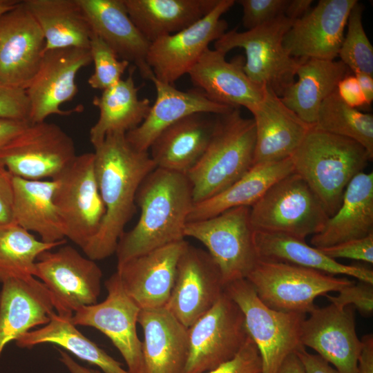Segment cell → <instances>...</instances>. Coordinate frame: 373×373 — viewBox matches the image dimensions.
I'll list each match as a JSON object with an SVG mask.
<instances>
[{
    "label": "cell",
    "instance_id": "obj_9",
    "mask_svg": "<svg viewBox=\"0 0 373 373\" xmlns=\"http://www.w3.org/2000/svg\"><path fill=\"white\" fill-rule=\"evenodd\" d=\"M53 202L65 237L82 250L95 236L105 215L93 153L77 155L56 178Z\"/></svg>",
    "mask_w": 373,
    "mask_h": 373
},
{
    "label": "cell",
    "instance_id": "obj_24",
    "mask_svg": "<svg viewBox=\"0 0 373 373\" xmlns=\"http://www.w3.org/2000/svg\"><path fill=\"white\" fill-rule=\"evenodd\" d=\"M0 291V356L10 342L47 324L55 313L52 296L33 276L3 282Z\"/></svg>",
    "mask_w": 373,
    "mask_h": 373
},
{
    "label": "cell",
    "instance_id": "obj_13",
    "mask_svg": "<svg viewBox=\"0 0 373 373\" xmlns=\"http://www.w3.org/2000/svg\"><path fill=\"white\" fill-rule=\"evenodd\" d=\"M189 356L184 373H204L232 359L249 336L242 312L224 293L188 327Z\"/></svg>",
    "mask_w": 373,
    "mask_h": 373
},
{
    "label": "cell",
    "instance_id": "obj_30",
    "mask_svg": "<svg viewBox=\"0 0 373 373\" xmlns=\"http://www.w3.org/2000/svg\"><path fill=\"white\" fill-rule=\"evenodd\" d=\"M350 72L341 60L303 59L296 70L297 81L280 98L303 121L314 125L322 102Z\"/></svg>",
    "mask_w": 373,
    "mask_h": 373
},
{
    "label": "cell",
    "instance_id": "obj_53",
    "mask_svg": "<svg viewBox=\"0 0 373 373\" xmlns=\"http://www.w3.org/2000/svg\"><path fill=\"white\" fill-rule=\"evenodd\" d=\"M358 82L363 93L366 105H370L373 101V77L372 75L363 73H353Z\"/></svg>",
    "mask_w": 373,
    "mask_h": 373
},
{
    "label": "cell",
    "instance_id": "obj_22",
    "mask_svg": "<svg viewBox=\"0 0 373 373\" xmlns=\"http://www.w3.org/2000/svg\"><path fill=\"white\" fill-rule=\"evenodd\" d=\"M243 64L241 57L227 61L224 54L208 48L188 75L193 85L211 100L251 111L263 98L265 86L251 82Z\"/></svg>",
    "mask_w": 373,
    "mask_h": 373
},
{
    "label": "cell",
    "instance_id": "obj_20",
    "mask_svg": "<svg viewBox=\"0 0 373 373\" xmlns=\"http://www.w3.org/2000/svg\"><path fill=\"white\" fill-rule=\"evenodd\" d=\"M357 0H320L296 20L283 39L289 55L298 59L334 60L344 38L349 15Z\"/></svg>",
    "mask_w": 373,
    "mask_h": 373
},
{
    "label": "cell",
    "instance_id": "obj_27",
    "mask_svg": "<svg viewBox=\"0 0 373 373\" xmlns=\"http://www.w3.org/2000/svg\"><path fill=\"white\" fill-rule=\"evenodd\" d=\"M143 373H184L189 356L188 328L166 307L141 309Z\"/></svg>",
    "mask_w": 373,
    "mask_h": 373
},
{
    "label": "cell",
    "instance_id": "obj_23",
    "mask_svg": "<svg viewBox=\"0 0 373 373\" xmlns=\"http://www.w3.org/2000/svg\"><path fill=\"white\" fill-rule=\"evenodd\" d=\"M250 112L256 128L254 165L290 157L313 126L303 121L268 87Z\"/></svg>",
    "mask_w": 373,
    "mask_h": 373
},
{
    "label": "cell",
    "instance_id": "obj_48",
    "mask_svg": "<svg viewBox=\"0 0 373 373\" xmlns=\"http://www.w3.org/2000/svg\"><path fill=\"white\" fill-rule=\"evenodd\" d=\"M336 91L341 99L352 108L366 105L358 80L353 73L347 75L338 82Z\"/></svg>",
    "mask_w": 373,
    "mask_h": 373
},
{
    "label": "cell",
    "instance_id": "obj_12",
    "mask_svg": "<svg viewBox=\"0 0 373 373\" xmlns=\"http://www.w3.org/2000/svg\"><path fill=\"white\" fill-rule=\"evenodd\" d=\"M73 140L59 126L30 123L0 151V162L15 177L52 180L76 157Z\"/></svg>",
    "mask_w": 373,
    "mask_h": 373
},
{
    "label": "cell",
    "instance_id": "obj_32",
    "mask_svg": "<svg viewBox=\"0 0 373 373\" xmlns=\"http://www.w3.org/2000/svg\"><path fill=\"white\" fill-rule=\"evenodd\" d=\"M254 241L259 260L289 263L329 274L346 275L373 284V271L359 265H346L325 255L305 240L287 234L254 230Z\"/></svg>",
    "mask_w": 373,
    "mask_h": 373
},
{
    "label": "cell",
    "instance_id": "obj_2",
    "mask_svg": "<svg viewBox=\"0 0 373 373\" xmlns=\"http://www.w3.org/2000/svg\"><path fill=\"white\" fill-rule=\"evenodd\" d=\"M136 204L140 209V218L118 242L117 266L184 240L185 227L194 204L191 184L186 174L155 168L141 183Z\"/></svg>",
    "mask_w": 373,
    "mask_h": 373
},
{
    "label": "cell",
    "instance_id": "obj_49",
    "mask_svg": "<svg viewBox=\"0 0 373 373\" xmlns=\"http://www.w3.org/2000/svg\"><path fill=\"white\" fill-rule=\"evenodd\" d=\"M296 353L303 365L305 373H338L320 356L309 353L305 347Z\"/></svg>",
    "mask_w": 373,
    "mask_h": 373
},
{
    "label": "cell",
    "instance_id": "obj_8",
    "mask_svg": "<svg viewBox=\"0 0 373 373\" xmlns=\"http://www.w3.org/2000/svg\"><path fill=\"white\" fill-rule=\"evenodd\" d=\"M246 279L269 308L305 314L316 307L318 296L338 291L354 283L310 268L261 260Z\"/></svg>",
    "mask_w": 373,
    "mask_h": 373
},
{
    "label": "cell",
    "instance_id": "obj_21",
    "mask_svg": "<svg viewBox=\"0 0 373 373\" xmlns=\"http://www.w3.org/2000/svg\"><path fill=\"white\" fill-rule=\"evenodd\" d=\"M188 244L184 240L172 243L117 266L125 292L141 309L165 307L179 258Z\"/></svg>",
    "mask_w": 373,
    "mask_h": 373
},
{
    "label": "cell",
    "instance_id": "obj_37",
    "mask_svg": "<svg viewBox=\"0 0 373 373\" xmlns=\"http://www.w3.org/2000/svg\"><path fill=\"white\" fill-rule=\"evenodd\" d=\"M71 318L55 312L47 324L20 336L15 341L16 345L20 348L30 349L40 344H55L78 358L97 366L103 373H129L122 363L79 332Z\"/></svg>",
    "mask_w": 373,
    "mask_h": 373
},
{
    "label": "cell",
    "instance_id": "obj_33",
    "mask_svg": "<svg viewBox=\"0 0 373 373\" xmlns=\"http://www.w3.org/2000/svg\"><path fill=\"white\" fill-rule=\"evenodd\" d=\"M13 223L37 233L45 242L64 240V226L53 202L55 181L13 176Z\"/></svg>",
    "mask_w": 373,
    "mask_h": 373
},
{
    "label": "cell",
    "instance_id": "obj_7",
    "mask_svg": "<svg viewBox=\"0 0 373 373\" xmlns=\"http://www.w3.org/2000/svg\"><path fill=\"white\" fill-rule=\"evenodd\" d=\"M250 218L256 231L305 240L323 229L329 216L308 184L293 172L272 184L251 207Z\"/></svg>",
    "mask_w": 373,
    "mask_h": 373
},
{
    "label": "cell",
    "instance_id": "obj_16",
    "mask_svg": "<svg viewBox=\"0 0 373 373\" xmlns=\"http://www.w3.org/2000/svg\"><path fill=\"white\" fill-rule=\"evenodd\" d=\"M91 62L89 49L66 48L44 52L25 90L30 103V122H41L52 115H70L80 111L78 108L65 111L61 106L75 97L77 75Z\"/></svg>",
    "mask_w": 373,
    "mask_h": 373
},
{
    "label": "cell",
    "instance_id": "obj_26",
    "mask_svg": "<svg viewBox=\"0 0 373 373\" xmlns=\"http://www.w3.org/2000/svg\"><path fill=\"white\" fill-rule=\"evenodd\" d=\"M156 90V99L144 121L125 135L132 147L148 151L151 144L166 128L195 113L223 115L234 108L209 99L199 89L180 90L154 77L151 80Z\"/></svg>",
    "mask_w": 373,
    "mask_h": 373
},
{
    "label": "cell",
    "instance_id": "obj_10",
    "mask_svg": "<svg viewBox=\"0 0 373 373\" xmlns=\"http://www.w3.org/2000/svg\"><path fill=\"white\" fill-rule=\"evenodd\" d=\"M251 207H238L210 218L188 222L185 237L202 242L218 266L223 283L246 278L259 260L254 241Z\"/></svg>",
    "mask_w": 373,
    "mask_h": 373
},
{
    "label": "cell",
    "instance_id": "obj_35",
    "mask_svg": "<svg viewBox=\"0 0 373 373\" xmlns=\"http://www.w3.org/2000/svg\"><path fill=\"white\" fill-rule=\"evenodd\" d=\"M294 172L290 157L257 164L222 192L195 203L188 222L210 218L231 208L253 206L275 182Z\"/></svg>",
    "mask_w": 373,
    "mask_h": 373
},
{
    "label": "cell",
    "instance_id": "obj_56",
    "mask_svg": "<svg viewBox=\"0 0 373 373\" xmlns=\"http://www.w3.org/2000/svg\"><path fill=\"white\" fill-rule=\"evenodd\" d=\"M20 0H0V17L13 9Z\"/></svg>",
    "mask_w": 373,
    "mask_h": 373
},
{
    "label": "cell",
    "instance_id": "obj_47",
    "mask_svg": "<svg viewBox=\"0 0 373 373\" xmlns=\"http://www.w3.org/2000/svg\"><path fill=\"white\" fill-rule=\"evenodd\" d=\"M13 175L0 162V226L13 223Z\"/></svg>",
    "mask_w": 373,
    "mask_h": 373
},
{
    "label": "cell",
    "instance_id": "obj_36",
    "mask_svg": "<svg viewBox=\"0 0 373 373\" xmlns=\"http://www.w3.org/2000/svg\"><path fill=\"white\" fill-rule=\"evenodd\" d=\"M45 39L44 52L89 49L93 32L77 0H23Z\"/></svg>",
    "mask_w": 373,
    "mask_h": 373
},
{
    "label": "cell",
    "instance_id": "obj_43",
    "mask_svg": "<svg viewBox=\"0 0 373 373\" xmlns=\"http://www.w3.org/2000/svg\"><path fill=\"white\" fill-rule=\"evenodd\" d=\"M337 296L325 294L331 303L341 307L354 305L361 314L370 316L373 312V284L359 280L342 288Z\"/></svg>",
    "mask_w": 373,
    "mask_h": 373
},
{
    "label": "cell",
    "instance_id": "obj_28",
    "mask_svg": "<svg viewBox=\"0 0 373 373\" xmlns=\"http://www.w3.org/2000/svg\"><path fill=\"white\" fill-rule=\"evenodd\" d=\"M195 113L173 123L154 140L149 153L156 168L187 174L200 160L211 139L216 117Z\"/></svg>",
    "mask_w": 373,
    "mask_h": 373
},
{
    "label": "cell",
    "instance_id": "obj_46",
    "mask_svg": "<svg viewBox=\"0 0 373 373\" xmlns=\"http://www.w3.org/2000/svg\"><path fill=\"white\" fill-rule=\"evenodd\" d=\"M325 255L336 260L347 258L373 263V233L324 248H318Z\"/></svg>",
    "mask_w": 373,
    "mask_h": 373
},
{
    "label": "cell",
    "instance_id": "obj_38",
    "mask_svg": "<svg viewBox=\"0 0 373 373\" xmlns=\"http://www.w3.org/2000/svg\"><path fill=\"white\" fill-rule=\"evenodd\" d=\"M66 243H48L11 223L0 226V283L13 278L33 276L37 258L43 252Z\"/></svg>",
    "mask_w": 373,
    "mask_h": 373
},
{
    "label": "cell",
    "instance_id": "obj_11",
    "mask_svg": "<svg viewBox=\"0 0 373 373\" xmlns=\"http://www.w3.org/2000/svg\"><path fill=\"white\" fill-rule=\"evenodd\" d=\"M102 276L95 260L64 244L41 254L34 274L50 291L56 313L66 316L97 303Z\"/></svg>",
    "mask_w": 373,
    "mask_h": 373
},
{
    "label": "cell",
    "instance_id": "obj_40",
    "mask_svg": "<svg viewBox=\"0 0 373 373\" xmlns=\"http://www.w3.org/2000/svg\"><path fill=\"white\" fill-rule=\"evenodd\" d=\"M363 6L358 1L352 8L347 21V32L338 56L352 73L373 75V47L363 28Z\"/></svg>",
    "mask_w": 373,
    "mask_h": 373
},
{
    "label": "cell",
    "instance_id": "obj_18",
    "mask_svg": "<svg viewBox=\"0 0 373 373\" xmlns=\"http://www.w3.org/2000/svg\"><path fill=\"white\" fill-rule=\"evenodd\" d=\"M309 314L302 324L303 346L316 351L338 373H357L362 342L356 334L352 306L330 303Z\"/></svg>",
    "mask_w": 373,
    "mask_h": 373
},
{
    "label": "cell",
    "instance_id": "obj_41",
    "mask_svg": "<svg viewBox=\"0 0 373 373\" xmlns=\"http://www.w3.org/2000/svg\"><path fill=\"white\" fill-rule=\"evenodd\" d=\"M89 51L94 64V72L88 79L91 88L103 91L122 79L130 64L119 59L113 50L94 33L91 36Z\"/></svg>",
    "mask_w": 373,
    "mask_h": 373
},
{
    "label": "cell",
    "instance_id": "obj_14",
    "mask_svg": "<svg viewBox=\"0 0 373 373\" xmlns=\"http://www.w3.org/2000/svg\"><path fill=\"white\" fill-rule=\"evenodd\" d=\"M236 3L219 0L204 17L184 29L151 43L146 62L157 80L173 85L188 74L209 45L220 38L228 24L221 18Z\"/></svg>",
    "mask_w": 373,
    "mask_h": 373
},
{
    "label": "cell",
    "instance_id": "obj_19",
    "mask_svg": "<svg viewBox=\"0 0 373 373\" xmlns=\"http://www.w3.org/2000/svg\"><path fill=\"white\" fill-rule=\"evenodd\" d=\"M45 39L23 1L0 17V83L23 88L36 73Z\"/></svg>",
    "mask_w": 373,
    "mask_h": 373
},
{
    "label": "cell",
    "instance_id": "obj_3",
    "mask_svg": "<svg viewBox=\"0 0 373 373\" xmlns=\"http://www.w3.org/2000/svg\"><path fill=\"white\" fill-rule=\"evenodd\" d=\"M290 158L294 173L316 194L329 217L340 207L349 182L372 160L356 141L314 125Z\"/></svg>",
    "mask_w": 373,
    "mask_h": 373
},
{
    "label": "cell",
    "instance_id": "obj_51",
    "mask_svg": "<svg viewBox=\"0 0 373 373\" xmlns=\"http://www.w3.org/2000/svg\"><path fill=\"white\" fill-rule=\"evenodd\" d=\"M30 123L28 121L0 119V151Z\"/></svg>",
    "mask_w": 373,
    "mask_h": 373
},
{
    "label": "cell",
    "instance_id": "obj_54",
    "mask_svg": "<svg viewBox=\"0 0 373 373\" xmlns=\"http://www.w3.org/2000/svg\"><path fill=\"white\" fill-rule=\"evenodd\" d=\"M59 352V361L70 373H102L99 370H95L86 367L75 361L67 352L58 350Z\"/></svg>",
    "mask_w": 373,
    "mask_h": 373
},
{
    "label": "cell",
    "instance_id": "obj_17",
    "mask_svg": "<svg viewBox=\"0 0 373 373\" xmlns=\"http://www.w3.org/2000/svg\"><path fill=\"white\" fill-rule=\"evenodd\" d=\"M224 288L220 270L207 251L188 244L165 307L188 328L212 307Z\"/></svg>",
    "mask_w": 373,
    "mask_h": 373
},
{
    "label": "cell",
    "instance_id": "obj_55",
    "mask_svg": "<svg viewBox=\"0 0 373 373\" xmlns=\"http://www.w3.org/2000/svg\"><path fill=\"white\" fill-rule=\"evenodd\" d=\"M277 373H305L296 353L289 355L281 364Z\"/></svg>",
    "mask_w": 373,
    "mask_h": 373
},
{
    "label": "cell",
    "instance_id": "obj_29",
    "mask_svg": "<svg viewBox=\"0 0 373 373\" xmlns=\"http://www.w3.org/2000/svg\"><path fill=\"white\" fill-rule=\"evenodd\" d=\"M373 233V173L361 172L347 184L341 204L311 244L324 248Z\"/></svg>",
    "mask_w": 373,
    "mask_h": 373
},
{
    "label": "cell",
    "instance_id": "obj_31",
    "mask_svg": "<svg viewBox=\"0 0 373 373\" xmlns=\"http://www.w3.org/2000/svg\"><path fill=\"white\" fill-rule=\"evenodd\" d=\"M140 33L151 44L195 23L219 0H123Z\"/></svg>",
    "mask_w": 373,
    "mask_h": 373
},
{
    "label": "cell",
    "instance_id": "obj_6",
    "mask_svg": "<svg viewBox=\"0 0 373 373\" xmlns=\"http://www.w3.org/2000/svg\"><path fill=\"white\" fill-rule=\"evenodd\" d=\"M224 291L244 315L248 334L261 357L262 373H277L289 355L305 347L300 336L306 314L269 308L246 278L227 283Z\"/></svg>",
    "mask_w": 373,
    "mask_h": 373
},
{
    "label": "cell",
    "instance_id": "obj_34",
    "mask_svg": "<svg viewBox=\"0 0 373 373\" xmlns=\"http://www.w3.org/2000/svg\"><path fill=\"white\" fill-rule=\"evenodd\" d=\"M133 72L132 68L126 79H122L93 98V104L99 111V118L89 133L93 146L108 134H126L138 126L147 116L151 102L147 98H139V88L135 84Z\"/></svg>",
    "mask_w": 373,
    "mask_h": 373
},
{
    "label": "cell",
    "instance_id": "obj_25",
    "mask_svg": "<svg viewBox=\"0 0 373 373\" xmlns=\"http://www.w3.org/2000/svg\"><path fill=\"white\" fill-rule=\"evenodd\" d=\"M93 33L102 39L121 60L133 64L141 76L151 80L147 64L150 43L131 19L123 0H77Z\"/></svg>",
    "mask_w": 373,
    "mask_h": 373
},
{
    "label": "cell",
    "instance_id": "obj_15",
    "mask_svg": "<svg viewBox=\"0 0 373 373\" xmlns=\"http://www.w3.org/2000/svg\"><path fill=\"white\" fill-rule=\"evenodd\" d=\"M105 287V300L79 309L72 322L103 333L122 356L128 372L143 373L142 341L137 333L141 309L125 292L117 272L106 280Z\"/></svg>",
    "mask_w": 373,
    "mask_h": 373
},
{
    "label": "cell",
    "instance_id": "obj_42",
    "mask_svg": "<svg viewBox=\"0 0 373 373\" xmlns=\"http://www.w3.org/2000/svg\"><path fill=\"white\" fill-rule=\"evenodd\" d=\"M289 0H238L242 8V21L247 30L257 28L284 15Z\"/></svg>",
    "mask_w": 373,
    "mask_h": 373
},
{
    "label": "cell",
    "instance_id": "obj_39",
    "mask_svg": "<svg viewBox=\"0 0 373 373\" xmlns=\"http://www.w3.org/2000/svg\"><path fill=\"white\" fill-rule=\"evenodd\" d=\"M316 128L353 140L363 146L373 158V115L346 104L336 90L321 104Z\"/></svg>",
    "mask_w": 373,
    "mask_h": 373
},
{
    "label": "cell",
    "instance_id": "obj_1",
    "mask_svg": "<svg viewBox=\"0 0 373 373\" xmlns=\"http://www.w3.org/2000/svg\"><path fill=\"white\" fill-rule=\"evenodd\" d=\"M125 135L108 134L93 146L95 174L106 211L98 231L82 251L95 261L115 253L135 212L138 189L156 168L148 151L135 149Z\"/></svg>",
    "mask_w": 373,
    "mask_h": 373
},
{
    "label": "cell",
    "instance_id": "obj_52",
    "mask_svg": "<svg viewBox=\"0 0 373 373\" xmlns=\"http://www.w3.org/2000/svg\"><path fill=\"white\" fill-rule=\"evenodd\" d=\"M312 0H289L284 15L296 21L304 16L311 8Z\"/></svg>",
    "mask_w": 373,
    "mask_h": 373
},
{
    "label": "cell",
    "instance_id": "obj_45",
    "mask_svg": "<svg viewBox=\"0 0 373 373\" xmlns=\"http://www.w3.org/2000/svg\"><path fill=\"white\" fill-rule=\"evenodd\" d=\"M204 373H262L259 351L250 336L230 361Z\"/></svg>",
    "mask_w": 373,
    "mask_h": 373
},
{
    "label": "cell",
    "instance_id": "obj_44",
    "mask_svg": "<svg viewBox=\"0 0 373 373\" xmlns=\"http://www.w3.org/2000/svg\"><path fill=\"white\" fill-rule=\"evenodd\" d=\"M30 103L23 88L0 83V119L28 121Z\"/></svg>",
    "mask_w": 373,
    "mask_h": 373
},
{
    "label": "cell",
    "instance_id": "obj_5",
    "mask_svg": "<svg viewBox=\"0 0 373 373\" xmlns=\"http://www.w3.org/2000/svg\"><path fill=\"white\" fill-rule=\"evenodd\" d=\"M294 21L282 15L254 29L227 31L214 42L215 50L226 55L233 48L244 49L243 70L247 77L280 97L294 82L303 60L289 55L283 46L284 36Z\"/></svg>",
    "mask_w": 373,
    "mask_h": 373
},
{
    "label": "cell",
    "instance_id": "obj_50",
    "mask_svg": "<svg viewBox=\"0 0 373 373\" xmlns=\"http://www.w3.org/2000/svg\"><path fill=\"white\" fill-rule=\"evenodd\" d=\"M362 347L359 355L357 373H373V336L366 334L361 338Z\"/></svg>",
    "mask_w": 373,
    "mask_h": 373
},
{
    "label": "cell",
    "instance_id": "obj_4",
    "mask_svg": "<svg viewBox=\"0 0 373 373\" xmlns=\"http://www.w3.org/2000/svg\"><path fill=\"white\" fill-rule=\"evenodd\" d=\"M256 128L253 118L242 116L240 108L218 115L210 142L186 174L194 204L222 192L254 166Z\"/></svg>",
    "mask_w": 373,
    "mask_h": 373
}]
</instances>
